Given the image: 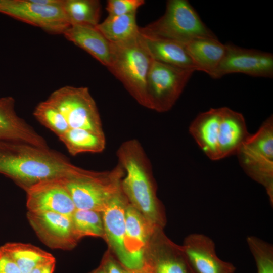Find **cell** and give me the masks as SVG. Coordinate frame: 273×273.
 Instances as JSON below:
<instances>
[{"label": "cell", "mask_w": 273, "mask_h": 273, "mask_svg": "<svg viewBox=\"0 0 273 273\" xmlns=\"http://www.w3.org/2000/svg\"><path fill=\"white\" fill-rule=\"evenodd\" d=\"M124 175V170L118 163L111 171L88 170L82 175L63 180L76 209L102 213L110 201L122 191Z\"/></svg>", "instance_id": "8992f818"}, {"label": "cell", "mask_w": 273, "mask_h": 273, "mask_svg": "<svg viewBox=\"0 0 273 273\" xmlns=\"http://www.w3.org/2000/svg\"><path fill=\"white\" fill-rule=\"evenodd\" d=\"M94 273H107L105 270H99Z\"/></svg>", "instance_id": "d6a6232c"}, {"label": "cell", "mask_w": 273, "mask_h": 273, "mask_svg": "<svg viewBox=\"0 0 273 273\" xmlns=\"http://www.w3.org/2000/svg\"><path fill=\"white\" fill-rule=\"evenodd\" d=\"M0 273H21L13 259L1 248Z\"/></svg>", "instance_id": "f546056e"}, {"label": "cell", "mask_w": 273, "mask_h": 273, "mask_svg": "<svg viewBox=\"0 0 273 273\" xmlns=\"http://www.w3.org/2000/svg\"><path fill=\"white\" fill-rule=\"evenodd\" d=\"M61 6L70 25L96 27L99 24L101 5L98 0H62Z\"/></svg>", "instance_id": "d4e9b609"}, {"label": "cell", "mask_w": 273, "mask_h": 273, "mask_svg": "<svg viewBox=\"0 0 273 273\" xmlns=\"http://www.w3.org/2000/svg\"><path fill=\"white\" fill-rule=\"evenodd\" d=\"M34 116L41 124L58 138L69 129V125L59 111L47 100L39 103L33 112Z\"/></svg>", "instance_id": "4316f807"}, {"label": "cell", "mask_w": 273, "mask_h": 273, "mask_svg": "<svg viewBox=\"0 0 273 273\" xmlns=\"http://www.w3.org/2000/svg\"><path fill=\"white\" fill-rule=\"evenodd\" d=\"M66 120L69 128H82L104 134L96 103L86 87L65 86L46 100Z\"/></svg>", "instance_id": "ba28073f"}, {"label": "cell", "mask_w": 273, "mask_h": 273, "mask_svg": "<svg viewBox=\"0 0 273 273\" xmlns=\"http://www.w3.org/2000/svg\"><path fill=\"white\" fill-rule=\"evenodd\" d=\"M15 105L12 97L0 98V140L20 141L49 148L46 140L17 115Z\"/></svg>", "instance_id": "e0dca14e"}, {"label": "cell", "mask_w": 273, "mask_h": 273, "mask_svg": "<svg viewBox=\"0 0 273 273\" xmlns=\"http://www.w3.org/2000/svg\"><path fill=\"white\" fill-rule=\"evenodd\" d=\"M189 132L213 160L236 154L250 135L243 116L228 107L200 113L191 123Z\"/></svg>", "instance_id": "3957f363"}, {"label": "cell", "mask_w": 273, "mask_h": 273, "mask_svg": "<svg viewBox=\"0 0 273 273\" xmlns=\"http://www.w3.org/2000/svg\"><path fill=\"white\" fill-rule=\"evenodd\" d=\"M59 139L72 156L83 153H100L106 146L105 134L82 128H69Z\"/></svg>", "instance_id": "cb8c5ba5"}, {"label": "cell", "mask_w": 273, "mask_h": 273, "mask_svg": "<svg viewBox=\"0 0 273 273\" xmlns=\"http://www.w3.org/2000/svg\"><path fill=\"white\" fill-rule=\"evenodd\" d=\"M109 70L123 84L142 106L150 109L146 81L152 59L146 49L140 33L124 42L110 43Z\"/></svg>", "instance_id": "277c9868"}, {"label": "cell", "mask_w": 273, "mask_h": 273, "mask_svg": "<svg viewBox=\"0 0 273 273\" xmlns=\"http://www.w3.org/2000/svg\"><path fill=\"white\" fill-rule=\"evenodd\" d=\"M63 179L44 180L26 190L28 211L53 212L71 216L76 207Z\"/></svg>", "instance_id": "4fadbf2b"}, {"label": "cell", "mask_w": 273, "mask_h": 273, "mask_svg": "<svg viewBox=\"0 0 273 273\" xmlns=\"http://www.w3.org/2000/svg\"><path fill=\"white\" fill-rule=\"evenodd\" d=\"M55 259L42 264L35 267L30 273H53L55 267Z\"/></svg>", "instance_id": "1f68e13d"}, {"label": "cell", "mask_w": 273, "mask_h": 273, "mask_svg": "<svg viewBox=\"0 0 273 273\" xmlns=\"http://www.w3.org/2000/svg\"><path fill=\"white\" fill-rule=\"evenodd\" d=\"M28 221L45 245L52 249L71 250L77 244L71 216L56 212L27 211Z\"/></svg>", "instance_id": "7c38bea8"}, {"label": "cell", "mask_w": 273, "mask_h": 273, "mask_svg": "<svg viewBox=\"0 0 273 273\" xmlns=\"http://www.w3.org/2000/svg\"><path fill=\"white\" fill-rule=\"evenodd\" d=\"M116 155L124 170L121 189L129 203L155 228L162 229L165 217L156 196L151 165L142 146L136 140H127Z\"/></svg>", "instance_id": "7a4b0ae2"}, {"label": "cell", "mask_w": 273, "mask_h": 273, "mask_svg": "<svg viewBox=\"0 0 273 273\" xmlns=\"http://www.w3.org/2000/svg\"><path fill=\"white\" fill-rule=\"evenodd\" d=\"M247 244L256 262L257 273H273V246L254 236H248Z\"/></svg>", "instance_id": "83f0119b"}, {"label": "cell", "mask_w": 273, "mask_h": 273, "mask_svg": "<svg viewBox=\"0 0 273 273\" xmlns=\"http://www.w3.org/2000/svg\"><path fill=\"white\" fill-rule=\"evenodd\" d=\"M157 229L129 202L125 210L124 246L127 257L126 268L141 270L145 268V254L151 235Z\"/></svg>", "instance_id": "5bb4252c"}, {"label": "cell", "mask_w": 273, "mask_h": 273, "mask_svg": "<svg viewBox=\"0 0 273 273\" xmlns=\"http://www.w3.org/2000/svg\"><path fill=\"white\" fill-rule=\"evenodd\" d=\"M246 173L262 185L273 203V120L269 117L250 134L236 153Z\"/></svg>", "instance_id": "52a82bcc"}, {"label": "cell", "mask_w": 273, "mask_h": 273, "mask_svg": "<svg viewBox=\"0 0 273 273\" xmlns=\"http://www.w3.org/2000/svg\"><path fill=\"white\" fill-rule=\"evenodd\" d=\"M128 201L122 190L108 203L102 213L104 238L120 262L126 268L127 257L124 246L125 210Z\"/></svg>", "instance_id": "2e32d148"}, {"label": "cell", "mask_w": 273, "mask_h": 273, "mask_svg": "<svg viewBox=\"0 0 273 273\" xmlns=\"http://www.w3.org/2000/svg\"><path fill=\"white\" fill-rule=\"evenodd\" d=\"M194 72L152 60L146 81L150 109L159 112L170 110Z\"/></svg>", "instance_id": "9c48e42d"}, {"label": "cell", "mask_w": 273, "mask_h": 273, "mask_svg": "<svg viewBox=\"0 0 273 273\" xmlns=\"http://www.w3.org/2000/svg\"><path fill=\"white\" fill-rule=\"evenodd\" d=\"M161 230L156 232L154 273H193L181 247L170 242Z\"/></svg>", "instance_id": "44dd1931"}, {"label": "cell", "mask_w": 273, "mask_h": 273, "mask_svg": "<svg viewBox=\"0 0 273 273\" xmlns=\"http://www.w3.org/2000/svg\"><path fill=\"white\" fill-rule=\"evenodd\" d=\"M1 248L10 256L21 273H30L37 266L55 259L51 253L30 244L9 243Z\"/></svg>", "instance_id": "7402d4cb"}, {"label": "cell", "mask_w": 273, "mask_h": 273, "mask_svg": "<svg viewBox=\"0 0 273 273\" xmlns=\"http://www.w3.org/2000/svg\"><path fill=\"white\" fill-rule=\"evenodd\" d=\"M141 35L171 40L185 45L197 39L216 38L187 0H169L164 14L148 25L139 28Z\"/></svg>", "instance_id": "5b68a950"}, {"label": "cell", "mask_w": 273, "mask_h": 273, "mask_svg": "<svg viewBox=\"0 0 273 273\" xmlns=\"http://www.w3.org/2000/svg\"><path fill=\"white\" fill-rule=\"evenodd\" d=\"M85 171L49 148L20 141L0 140V173L12 179L25 191L40 182L71 178Z\"/></svg>", "instance_id": "6da1fadb"}, {"label": "cell", "mask_w": 273, "mask_h": 273, "mask_svg": "<svg viewBox=\"0 0 273 273\" xmlns=\"http://www.w3.org/2000/svg\"><path fill=\"white\" fill-rule=\"evenodd\" d=\"M180 247L193 273L235 272V267L232 264L217 256L214 242L206 235L199 233L190 234Z\"/></svg>", "instance_id": "9a60e30c"}, {"label": "cell", "mask_w": 273, "mask_h": 273, "mask_svg": "<svg viewBox=\"0 0 273 273\" xmlns=\"http://www.w3.org/2000/svg\"><path fill=\"white\" fill-rule=\"evenodd\" d=\"M136 15V12L120 16H108L96 27L110 43L127 41L140 34Z\"/></svg>", "instance_id": "603a6c76"}, {"label": "cell", "mask_w": 273, "mask_h": 273, "mask_svg": "<svg viewBox=\"0 0 273 273\" xmlns=\"http://www.w3.org/2000/svg\"><path fill=\"white\" fill-rule=\"evenodd\" d=\"M144 4V0H109L106 9L108 16H120L136 12Z\"/></svg>", "instance_id": "f1b7e54d"}, {"label": "cell", "mask_w": 273, "mask_h": 273, "mask_svg": "<svg viewBox=\"0 0 273 273\" xmlns=\"http://www.w3.org/2000/svg\"><path fill=\"white\" fill-rule=\"evenodd\" d=\"M71 218L74 232L78 241L86 236L104 237L101 213L93 210L76 209Z\"/></svg>", "instance_id": "484cf974"}, {"label": "cell", "mask_w": 273, "mask_h": 273, "mask_svg": "<svg viewBox=\"0 0 273 273\" xmlns=\"http://www.w3.org/2000/svg\"><path fill=\"white\" fill-rule=\"evenodd\" d=\"M67 39L81 48L108 67L111 58L110 42L96 27L70 25L63 33Z\"/></svg>", "instance_id": "ac0fdd59"}, {"label": "cell", "mask_w": 273, "mask_h": 273, "mask_svg": "<svg viewBox=\"0 0 273 273\" xmlns=\"http://www.w3.org/2000/svg\"><path fill=\"white\" fill-rule=\"evenodd\" d=\"M197 71L210 77L223 60L226 45L216 38H202L193 40L184 45Z\"/></svg>", "instance_id": "ffe728a7"}, {"label": "cell", "mask_w": 273, "mask_h": 273, "mask_svg": "<svg viewBox=\"0 0 273 273\" xmlns=\"http://www.w3.org/2000/svg\"><path fill=\"white\" fill-rule=\"evenodd\" d=\"M140 35L152 60L181 69L197 71L184 45Z\"/></svg>", "instance_id": "d6986e66"}, {"label": "cell", "mask_w": 273, "mask_h": 273, "mask_svg": "<svg viewBox=\"0 0 273 273\" xmlns=\"http://www.w3.org/2000/svg\"><path fill=\"white\" fill-rule=\"evenodd\" d=\"M34 0H0V13L40 27L53 34H63L70 26L62 7Z\"/></svg>", "instance_id": "30bf717a"}, {"label": "cell", "mask_w": 273, "mask_h": 273, "mask_svg": "<svg viewBox=\"0 0 273 273\" xmlns=\"http://www.w3.org/2000/svg\"><path fill=\"white\" fill-rule=\"evenodd\" d=\"M225 56L211 77L219 79L232 73H243L251 76L272 78L273 55L227 43Z\"/></svg>", "instance_id": "8fae6325"}, {"label": "cell", "mask_w": 273, "mask_h": 273, "mask_svg": "<svg viewBox=\"0 0 273 273\" xmlns=\"http://www.w3.org/2000/svg\"><path fill=\"white\" fill-rule=\"evenodd\" d=\"M104 269L107 273H147L145 268L138 270L125 269L112 260L106 263Z\"/></svg>", "instance_id": "4dcf8cb0"}]
</instances>
